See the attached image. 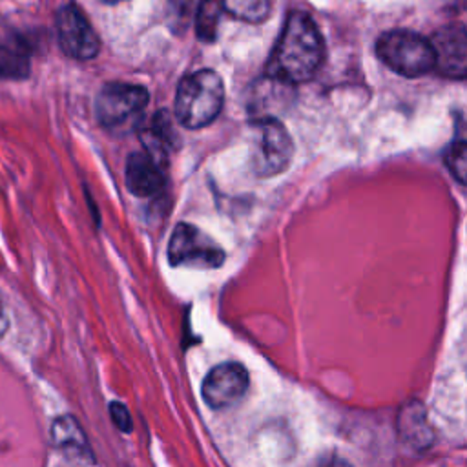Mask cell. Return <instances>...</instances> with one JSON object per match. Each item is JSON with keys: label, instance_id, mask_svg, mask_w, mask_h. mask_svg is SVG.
Returning <instances> with one entry per match:
<instances>
[{"label": "cell", "instance_id": "1", "mask_svg": "<svg viewBox=\"0 0 467 467\" xmlns=\"http://www.w3.org/2000/svg\"><path fill=\"white\" fill-rule=\"evenodd\" d=\"M321 60L323 40L314 20L301 11L290 13L268 58V77L285 84H299L316 75Z\"/></svg>", "mask_w": 467, "mask_h": 467}, {"label": "cell", "instance_id": "2", "mask_svg": "<svg viewBox=\"0 0 467 467\" xmlns=\"http://www.w3.org/2000/svg\"><path fill=\"white\" fill-rule=\"evenodd\" d=\"M224 86L212 69H199L186 75L175 95V119L192 130L210 124L223 108Z\"/></svg>", "mask_w": 467, "mask_h": 467}, {"label": "cell", "instance_id": "3", "mask_svg": "<svg viewBox=\"0 0 467 467\" xmlns=\"http://www.w3.org/2000/svg\"><path fill=\"white\" fill-rule=\"evenodd\" d=\"M378 57L398 75L416 78L434 69L431 40L409 29H390L376 42Z\"/></svg>", "mask_w": 467, "mask_h": 467}, {"label": "cell", "instance_id": "4", "mask_svg": "<svg viewBox=\"0 0 467 467\" xmlns=\"http://www.w3.org/2000/svg\"><path fill=\"white\" fill-rule=\"evenodd\" d=\"M292 139L286 128L274 117L254 122L252 168L259 177H272L283 171L292 159Z\"/></svg>", "mask_w": 467, "mask_h": 467}, {"label": "cell", "instance_id": "5", "mask_svg": "<svg viewBox=\"0 0 467 467\" xmlns=\"http://www.w3.org/2000/svg\"><path fill=\"white\" fill-rule=\"evenodd\" d=\"M168 261L171 266L210 270L223 265L224 252L197 226L181 223L171 232L168 243Z\"/></svg>", "mask_w": 467, "mask_h": 467}, {"label": "cell", "instance_id": "6", "mask_svg": "<svg viewBox=\"0 0 467 467\" xmlns=\"http://www.w3.org/2000/svg\"><path fill=\"white\" fill-rule=\"evenodd\" d=\"M148 91L128 82H108L95 99L97 120L106 128H119L148 104Z\"/></svg>", "mask_w": 467, "mask_h": 467}, {"label": "cell", "instance_id": "7", "mask_svg": "<svg viewBox=\"0 0 467 467\" xmlns=\"http://www.w3.org/2000/svg\"><path fill=\"white\" fill-rule=\"evenodd\" d=\"M250 387L248 370L237 361H224L210 368L201 385L204 403L213 410L235 407Z\"/></svg>", "mask_w": 467, "mask_h": 467}, {"label": "cell", "instance_id": "8", "mask_svg": "<svg viewBox=\"0 0 467 467\" xmlns=\"http://www.w3.org/2000/svg\"><path fill=\"white\" fill-rule=\"evenodd\" d=\"M57 35L60 49L77 60L97 57L100 40L86 15L73 4H67L57 13Z\"/></svg>", "mask_w": 467, "mask_h": 467}, {"label": "cell", "instance_id": "9", "mask_svg": "<svg viewBox=\"0 0 467 467\" xmlns=\"http://www.w3.org/2000/svg\"><path fill=\"white\" fill-rule=\"evenodd\" d=\"M434 51V67L449 78H465L467 73V36L463 24H452L440 29L431 40Z\"/></svg>", "mask_w": 467, "mask_h": 467}, {"label": "cell", "instance_id": "10", "mask_svg": "<svg viewBox=\"0 0 467 467\" xmlns=\"http://www.w3.org/2000/svg\"><path fill=\"white\" fill-rule=\"evenodd\" d=\"M396 434L403 447L412 452L421 454L432 447L434 429L421 401L410 400L400 407L396 414Z\"/></svg>", "mask_w": 467, "mask_h": 467}, {"label": "cell", "instance_id": "11", "mask_svg": "<svg viewBox=\"0 0 467 467\" xmlns=\"http://www.w3.org/2000/svg\"><path fill=\"white\" fill-rule=\"evenodd\" d=\"M49 436H51V443L69 460L84 465L95 463V454L89 445V440L75 416L71 414L57 416L51 421Z\"/></svg>", "mask_w": 467, "mask_h": 467}, {"label": "cell", "instance_id": "12", "mask_svg": "<svg viewBox=\"0 0 467 467\" xmlns=\"http://www.w3.org/2000/svg\"><path fill=\"white\" fill-rule=\"evenodd\" d=\"M164 168L144 150L135 151L126 161V186L137 197L155 195L164 182Z\"/></svg>", "mask_w": 467, "mask_h": 467}, {"label": "cell", "instance_id": "13", "mask_svg": "<svg viewBox=\"0 0 467 467\" xmlns=\"http://www.w3.org/2000/svg\"><path fill=\"white\" fill-rule=\"evenodd\" d=\"M140 140L144 146V151L151 155L157 162L166 166L170 150L175 148L177 131L173 128V120L170 113L159 111L151 117L148 126L140 130Z\"/></svg>", "mask_w": 467, "mask_h": 467}, {"label": "cell", "instance_id": "14", "mask_svg": "<svg viewBox=\"0 0 467 467\" xmlns=\"http://www.w3.org/2000/svg\"><path fill=\"white\" fill-rule=\"evenodd\" d=\"M221 13H223L221 0H201L195 15V33L201 42L215 40Z\"/></svg>", "mask_w": 467, "mask_h": 467}, {"label": "cell", "instance_id": "15", "mask_svg": "<svg viewBox=\"0 0 467 467\" xmlns=\"http://www.w3.org/2000/svg\"><path fill=\"white\" fill-rule=\"evenodd\" d=\"M223 11H228L244 22H263L272 7V0H221Z\"/></svg>", "mask_w": 467, "mask_h": 467}, {"label": "cell", "instance_id": "16", "mask_svg": "<svg viewBox=\"0 0 467 467\" xmlns=\"http://www.w3.org/2000/svg\"><path fill=\"white\" fill-rule=\"evenodd\" d=\"M29 75V60L22 51L0 47V78H26Z\"/></svg>", "mask_w": 467, "mask_h": 467}, {"label": "cell", "instance_id": "17", "mask_svg": "<svg viewBox=\"0 0 467 467\" xmlns=\"http://www.w3.org/2000/svg\"><path fill=\"white\" fill-rule=\"evenodd\" d=\"M465 155H467V148H465V140L463 139H458L456 142H452L449 146V150L445 151L447 168L451 170V173L456 177V181L460 184L465 182V171H467Z\"/></svg>", "mask_w": 467, "mask_h": 467}, {"label": "cell", "instance_id": "18", "mask_svg": "<svg viewBox=\"0 0 467 467\" xmlns=\"http://www.w3.org/2000/svg\"><path fill=\"white\" fill-rule=\"evenodd\" d=\"M109 416H111L113 425H115L120 432H131L133 423H131L130 410L126 409L124 403H120V401H111V403H109Z\"/></svg>", "mask_w": 467, "mask_h": 467}, {"label": "cell", "instance_id": "19", "mask_svg": "<svg viewBox=\"0 0 467 467\" xmlns=\"http://www.w3.org/2000/svg\"><path fill=\"white\" fill-rule=\"evenodd\" d=\"M192 7H193V0H171V4H170L171 20H175V24L186 26L184 20L190 18Z\"/></svg>", "mask_w": 467, "mask_h": 467}, {"label": "cell", "instance_id": "20", "mask_svg": "<svg viewBox=\"0 0 467 467\" xmlns=\"http://www.w3.org/2000/svg\"><path fill=\"white\" fill-rule=\"evenodd\" d=\"M319 467H354L347 458L339 456L337 452H330L327 454L321 462H319Z\"/></svg>", "mask_w": 467, "mask_h": 467}, {"label": "cell", "instance_id": "21", "mask_svg": "<svg viewBox=\"0 0 467 467\" xmlns=\"http://www.w3.org/2000/svg\"><path fill=\"white\" fill-rule=\"evenodd\" d=\"M102 2H106V4H117V2H122V0H102Z\"/></svg>", "mask_w": 467, "mask_h": 467}]
</instances>
